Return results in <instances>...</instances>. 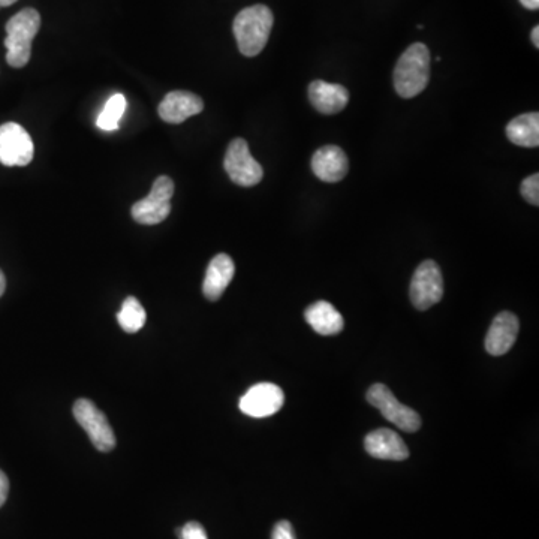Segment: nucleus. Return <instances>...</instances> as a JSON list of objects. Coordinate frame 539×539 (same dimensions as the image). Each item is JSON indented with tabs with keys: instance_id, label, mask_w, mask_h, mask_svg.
Instances as JSON below:
<instances>
[{
	"instance_id": "obj_1",
	"label": "nucleus",
	"mask_w": 539,
	"mask_h": 539,
	"mask_svg": "<svg viewBox=\"0 0 539 539\" xmlns=\"http://www.w3.org/2000/svg\"><path fill=\"white\" fill-rule=\"evenodd\" d=\"M273 21V12L266 5L249 6L237 14L233 30L243 56L255 57L264 50L269 42Z\"/></svg>"
},
{
	"instance_id": "obj_2",
	"label": "nucleus",
	"mask_w": 539,
	"mask_h": 539,
	"mask_svg": "<svg viewBox=\"0 0 539 539\" xmlns=\"http://www.w3.org/2000/svg\"><path fill=\"white\" fill-rule=\"evenodd\" d=\"M429 80L430 51L426 45L417 42L400 56L394 69V87L402 98H415L426 89Z\"/></svg>"
},
{
	"instance_id": "obj_3",
	"label": "nucleus",
	"mask_w": 539,
	"mask_h": 539,
	"mask_svg": "<svg viewBox=\"0 0 539 539\" xmlns=\"http://www.w3.org/2000/svg\"><path fill=\"white\" fill-rule=\"evenodd\" d=\"M41 27V15L36 9L26 8L6 23V62L12 68H24L32 56V42Z\"/></svg>"
},
{
	"instance_id": "obj_4",
	"label": "nucleus",
	"mask_w": 539,
	"mask_h": 539,
	"mask_svg": "<svg viewBox=\"0 0 539 539\" xmlns=\"http://www.w3.org/2000/svg\"><path fill=\"white\" fill-rule=\"evenodd\" d=\"M173 195V180L167 176L158 177L150 194L132 206V218L141 225L161 224L170 216Z\"/></svg>"
},
{
	"instance_id": "obj_5",
	"label": "nucleus",
	"mask_w": 539,
	"mask_h": 539,
	"mask_svg": "<svg viewBox=\"0 0 539 539\" xmlns=\"http://www.w3.org/2000/svg\"><path fill=\"white\" fill-rule=\"evenodd\" d=\"M225 171L231 182L243 188H252L263 180L264 171L260 162L251 155L249 144L243 138H236L228 146L224 161Z\"/></svg>"
},
{
	"instance_id": "obj_6",
	"label": "nucleus",
	"mask_w": 539,
	"mask_h": 539,
	"mask_svg": "<svg viewBox=\"0 0 539 539\" xmlns=\"http://www.w3.org/2000/svg\"><path fill=\"white\" fill-rule=\"evenodd\" d=\"M72 412H74L78 424L86 430L96 450L102 451V453L114 450L116 436H114L113 429H111L104 412L95 403L87 399L77 400Z\"/></svg>"
},
{
	"instance_id": "obj_7",
	"label": "nucleus",
	"mask_w": 539,
	"mask_h": 539,
	"mask_svg": "<svg viewBox=\"0 0 539 539\" xmlns=\"http://www.w3.org/2000/svg\"><path fill=\"white\" fill-rule=\"evenodd\" d=\"M367 400L385 418L403 432H417L421 427V417L408 406L402 405L384 384H375L367 391Z\"/></svg>"
},
{
	"instance_id": "obj_8",
	"label": "nucleus",
	"mask_w": 539,
	"mask_h": 539,
	"mask_svg": "<svg viewBox=\"0 0 539 539\" xmlns=\"http://www.w3.org/2000/svg\"><path fill=\"white\" fill-rule=\"evenodd\" d=\"M35 155L32 137L18 123L0 126V164L5 167H26Z\"/></svg>"
},
{
	"instance_id": "obj_9",
	"label": "nucleus",
	"mask_w": 539,
	"mask_h": 539,
	"mask_svg": "<svg viewBox=\"0 0 539 539\" xmlns=\"http://www.w3.org/2000/svg\"><path fill=\"white\" fill-rule=\"evenodd\" d=\"M444 279L435 261H424L411 282V301L418 310H427L442 300Z\"/></svg>"
},
{
	"instance_id": "obj_10",
	"label": "nucleus",
	"mask_w": 539,
	"mask_h": 539,
	"mask_svg": "<svg viewBox=\"0 0 539 539\" xmlns=\"http://www.w3.org/2000/svg\"><path fill=\"white\" fill-rule=\"evenodd\" d=\"M285 403L282 388L270 382L254 385L240 400V411L252 418H266L280 411Z\"/></svg>"
},
{
	"instance_id": "obj_11",
	"label": "nucleus",
	"mask_w": 539,
	"mask_h": 539,
	"mask_svg": "<svg viewBox=\"0 0 539 539\" xmlns=\"http://www.w3.org/2000/svg\"><path fill=\"white\" fill-rule=\"evenodd\" d=\"M203 110V99L195 93L185 92V90L168 93L158 107L159 117L164 122L173 123V125H179V123L188 120L189 117L197 116Z\"/></svg>"
},
{
	"instance_id": "obj_12",
	"label": "nucleus",
	"mask_w": 539,
	"mask_h": 539,
	"mask_svg": "<svg viewBox=\"0 0 539 539\" xmlns=\"http://www.w3.org/2000/svg\"><path fill=\"white\" fill-rule=\"evenodd\" d=\"M312 170L322 182L337 183L345 179L349 170L346 153L337 146H324L312 158Z\"/></svg>"
},
{
	"instance_id": "obj_13",
	"label": "nucleus",
	"mask_w": 539,
	"mask_h": 539,
	"mask_svg": "<svg viewBox=\"0 0 539 539\" xmlns=\"http://www.w3.org/2000/svg\"><path fill=\"white\" fill-rule=\"evenodd\" d=\"M519 318L514 313L502 312L493 319L486 337V349L490 355H504L513 348L519 336Z\"/></svg>"
},
{
	"instance_id": "obj_14",
	"label": "nucleus",
	"mask_w": 539,
	"mask_h": 539,
	"mask_svg": "<svg viewBox=\"0 0 539 539\" xmlns=\"http://www.w3.org/2000/svg\"><path fill=\"white\" fill-rule=\"evenodd\" d=\"M364 448L370 456L381 460H406L409 450L403 439L390 429L373 430L364 439Z\"/></svg>"
},
{
	"instance_id": "obj_15",
	"label": "nucleus",
	"mask_w": 539,
	"mask_h": 539,
	"mask_svg": "<svg viewBox=\"0 0 539 539\" xmlns=\"http://www.w3.org/2000/svg\"><path fill=\"white\" fill-rule=\"evenodd\" d=\"M309 101L322 114H337L348 105L349 92L340 84L315 80L309 86Z\"/></svg>"
},
{
	"instance_id": "obj_16",
	"label": "nucleus",
	"mask_w": 539,
	"mask_h": 539,
	"mask_svg": "<svg viewBox=\"0 0 539 539\" xmlns=\"http://www.w3.org/2000/svg\"><path fill=\"white\" fill-rule=\"evenodd\" d=\"M234 273H236V266H234V261L231 260L230 255H216L210 261L206 277H204L203 292L207 300H219L225 289L230 285L231 280L234 279Z\"/></svg>"
},
{
	"instance_id": "obj_17",
	"label": "nucleus",
	"mask_w": 539,
	"mask_h": 539,
	"mask_svg": "<svg viewBox=\"0 0 539 539\" xmlns=\"http://www.w3.org/2000/svg\"><path fill=\"white\" fill-rule=\"evenodd\" d=\"M304 318L307 324L321 336H334L345 327L343 316L328 301H316L315 304L307 307Z\"/></svg>"
},
{
	"instance_id": "obj_18",
	"label": "nucleus",
	"mask_w": 539,
	"mask_h": 539,
	"mask_svg": "<svg viewBox=\"0 0 539 539\" xmlns=\"http://www.w3.org/2000/svg\"><path fill=\"white\" fill-rule=\"evenodd\" d=\"M507 137L511 143L522 147L539 146V114L528 113L511 120L507 126Z\"/></svg>"
},
{
	"instance_id": "obj_19",
	"label": "nucleus",
	"mask_w": 539,
	"mask_h": 539,
	"mask_svg": "<svg viewBox=\"0 0 539 539\" xmlns=\"http://www.w3.org/2000/svg\"><path fill=\"white\" fill-rule=\"evenodd\" d=\"M146 310L143 304L135 297H128L123 301L122 309L117 313V321L126 333H138L146 324Z\"/></svg>"
},
{
	"instance_id": "obj_20",
	"label": "nucleus",
	"mask_w": 539,
	"mask_h": 539,
	"mask_svg": "<svg viewBox=\"0 0 539 539\" xmlns=\"http://www.w3.org/2000/svg\"><path fill=\"white\" fill-rule=\"evenodd\" d=\"M126 105L128 104H126V98L122 93H116V95L111 96L107 104H105L104 110L99 114L98 120H96L98 128L105 132L117 131L120 126V120H122L123 114H125Z\"/></svg>"
},
{
	"instance_id": "obj_21",
	"label": "nucleus",
	"mask_w": 539,
	"mask_h": 539,
	"mask_svg": "<svg viewBox=\"0 0 539 539\" xmlns=\"http://www.w3.org/2000/svg\"><path fill=\"white\" fill-rule=\"evenodd\" d=\"M520 192H522L523 198L528 201L532 206H539V176L538 174H532L525 182L520 186Z\"/></svg>"
},
{
	"instance_id": "obj_22",
	"label": "nucleus",
	"mask_w": 539,
	"mask_h": 539,
	"mask_svg": "<svg viewBox=\"0 0 539 539\" xmlns=\"http://www.w3.org/2000/svg\"><path fill=\"white\" fill-rule=\"evenodd\" d=\"M180 539H209L203 526L197 522L188 523L179 529Z\"/></svg>"
},
{
	"instance_id": "obj_23",
	"label": "nucleus",
	"mask_w": 539,
	"mask_h": 539,
	"mask_svg": "<svg viewBox=\"0 0 539 539\" xmlns=\"http://www.w3.org/2000/svg\"><path fill=\"white\" fill-rule=\"evenodd\" d=\"M271 539H295L294 528L289 522H279L273 529Z\"/></svg>"
},
{
	"instance_id": "obj_24",
	"label": "nucleus",
	"mask_w": 539,
	"mask_h": 539,
	"mask_svg": "<svg viewBox=\"0 0 539 539\" xmlns=\"http://www.w3.org/2000/svg\"><path fill=\"white\" fill-rule=\"evenodd\" d=\"M9 493V481L8 477L0 471V507L6 502Z\"/></svg>"
},
{
	"instance_id": "obj_25",
	"label": "nucleus",
	"mask_w": 539,
	"mask_h": 539,
	"mask_svg": "<svg viewBox=\"0 0 539 539\" xmlns=\"http://www.w3.org/2000/svg\"><path fill=\"white\" fill-rule=\"evenodd\" d=\"M520 3H522L525 8L531 9V11H535V9L539 8V0H520Z\"/></svg>"
},
{
	"instance_id": "obj_26",
	"label": "nucleus",
	"mask_w": 539,
	"mask_h": 539,
	"mask_svg": "<svg viewBox=\"0 0 539 539\" xmlns=\"http://www.w3.org/2000/svg\"><path fill=\"white\" fill-rule=\"evenodd\" d=\"M532 42H534L535 47L539 48V26H535L532 30Z\"/></svg>"
},
{
	"instance_id": "obj_27",
	"label": "nucleus",
	"mask_w": 539,
	"mask_h": 539,
	"mask_svg": "<svg viewBox=\"0 0 539 539\" xmlns=\"http://www.w3.org/2000/svg\"><path fill=\"white\" fill-rule=\"evenodd\" d=\"M5 289H6L5 274H3V271L0 270V297H2L3 292H5Z\"/></svg>"
},
{
	"instance_id": "obj_28",
	"label": "nucleus",
	"mask_w": 539,
	"mask_h": 539,
	"mask_svg": "<svg viewBox=\"0 0 539 539\" xmlns=\"http://www.w3.org/2000/svg\"><path fill=\"white\" fill-rule=\"evenodd\" d=\"M17 0H0V8H6V6L14 5Z\"/></svg>"
}]
</instances>
